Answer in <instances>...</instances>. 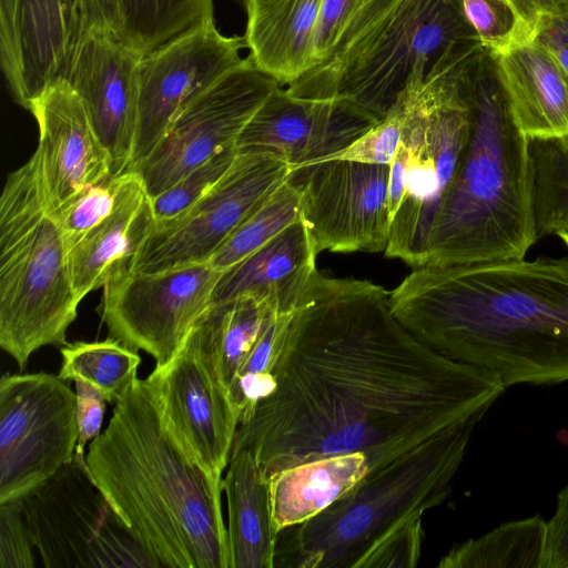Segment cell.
<instances>
[{"instance_id": "cell-1", "label": "cell", "mask_w": 568, "mask_h": 568, "mask_svg": "<svg viewBox=\"0 0 568 568\" xmlns=\"http://www.w3.org/2000/svg\"><path fill=\"white\" fill-rule=\"evenodd\" d=\"M506 388L419 341L382 286L316 270L293 311L275 387L239 423L232 450L248 449L267 480L348 453L365 454L373 471L485 415Z\"/></svg>"}, {"instance_id": "cell-2", "label": "cell", "mask_w": 568, "mask_h": 568, "mask_svg": "<svg viewBox=\"0 0 568 568\" xmlns=\"http://www.w3.org/2000/svg\"><path fill=\"white\" fill-rule=\"evenodd\" d=\"M389 305L424 344L507 387L568 381V256L416 267Z\"/></svg>"}, {"instance_id": "cell-3", "label": "cell", "mask_w": 568, "mask_h": 568, "mask_svg": "<svg viewBox=\"0 0 568 568\" xmlns=\"http://www.w3.org/2000/svg\"><path fill=\"white\" fill-rule=\"evenodd\" d=\"M89 471L134 538L169 568H231L222 476L164 420L148 379L135 377L85 456Z\"/></svg>"}, {"instance_id": "cell-4", "label": "cell", "mask_w": 568, "mask_h": 568, "mask_svg": "<svg viewBox=\"0 0 568 568\" xmlns=\"http://www.w3.org/2000/svg\"><path fill=\"white\" fill-rule=\"evenodd\" d=\"M468 141L430 234L425 266L525 258L538 241L529 139L519 129L498 52L483 43L462 62Z\"/></svg>"}, {"instance_id": "cell-5", "label": "cell", "mask_w": 568, "mask_h": 568, "mask_svg": "<svg viewBox=\"0 0 568 568\" xmlns=\"http://www.w3.org/2000/svg\"><path fill=\"white\" fill-rule=\"evenodd\" d=\"M453 425L379 469L317 516L278 532L274 568H361L388 536L449 495L477 423Z\"/></svg>"}, {"instance_id": "cell-6", "label": "cell", "mask_w": 568, "mask_h": 568, "mask_svg": "<svg viewBox=\"0 0 568 568\" xmlns=\"http://www.w3.org/2000/svg\"><path fill=\"white\" fill-rule=\"evenodd\" d=\"M37 151L0 197V346L23 371L33 352L65 345L77 297Z\"/></svg>"}, {"instance_id": "cell-7", "label": "cell", "mask_w": 568, "mask_h": 568, "mask_svg": "<svg viewBox=\"0 0 568 568\" xmlns=\"http://www.w3.org/2000/svg\"><path fill=\"white\" fill-rule=\"evenodd\" d=\"M477 44L450 53L427 74L417 68L395 102L402 140L390 164L384 253L414 267L426 265L430 234L468 141L462 62Z\"/></svg>"}, {"instance_id": "cell-8", "label": "cell", "mask_w": 568, "mask_h": 568, "mask_svg": "<svg viewBox=\"0 0 568 568\" xmlns=\"http://www.w3.org/2000/svg\"><path fill=\"white\" fill-rule=\"evenodd\" d=\"M479 42L462 0H400L344 55L285 90L300 99H345L382 121L417 68L429 73L448 54Z\"/></svg>"}, {"instance_id": "cell-9", "label": "cell", "mask_w": 568, "mask_h": 568, "mask_svg": "<svg viewBox=\"0 0 568 568\" xmlns=\"http://www.w3.org/2000/svg\"><path fill=\"white\" fill-rule=\"evenodd\" d=\"M23 519L47 568H158L92 478L73 459L21 500Z\"/></svg>"}, {"instance_id": "cell-10", "label": "cell", "mask_w": 568, "mask_h": 568, "mask_svg": "<svg viewBox=\"0 0 568 568\" xmlns=\"http://www.w3.org/2000/svg\"><path fill=\"white\" fill-rule=\"evenodd\" d=\"M77 394L59 376L0 379V504L22 500L74 457Z\"/></svg>"}, {"instance_id": "cell-11", "label": "cell", "mask_w": 568, "mask_h": 568, "mask_svg": "<svg viewBox=\"0 0 568 568\" xmlns=\"http://www.w3.org/2000/svg\"><path fill=\"white\" fill-rule=\"evenodd\" d=\"M291 175L290 164L273 153H239L226 174L193 205L155 222L129 268L159 272L209 262Z\"/></svg>"}, {"instance_id": "cell-12", "label": "cell", "mask_w": 568, "mask_h": 568, "mask_svg": "<svg viewBox=\"0 0 568 568\" xmlns=\"http://www.w3.org/2000/svg\"><path fill=\"white\" fill-rule=\"evenodd\" d=\"M221 274L209 262L159 272L120 270L102 287L99 306L109 337L165 364L210 305Z\"/></svg>"}, {"instance_id": "cell-13", "label": "cell", "mask_w": 568, "mask_h": 568, "mask_svg": "<svg viewBox=\"0 0 568 568\" xmlns=\"http://www.w3.org/2000/svg\"><path fill=\"white\" fill-rule=\"evenodd\" d=\"M281 87L247 55L184 106L154 150L130 171L142 180L151 199L166 191L237 139L270 94Z\"/></svg>"}, {"instance_id": "cell-14", "label": "cell", "mask_w": 568, "mask_h": 568, "mask_svg": "<svg viewBox=\"0 0 568 568\" xmlns=\"http://www.w3.org/2000/svg\"><path fill=\"white\" fill-rule=\"evenodd\" d=\"M389 164L328 160L292 172L300 214L317 254L385 252L390 232Z\"/></svg>"}, {"instance_id": "cell-15", "label": "cell", "mask_w": 568, "mask_h": 568, "mask_svg": "<svg viewBox=\"0 0 568 568\" xmlns=\"http://www.w3.org/2000/svg\"><path fill=\"white\" fill-rule=\"evenodd\" d=\"M243 48L245 38L222 34L213 18L142 57L130 170L149 156L184 106L244 62Z\"/></svg>"}, {"instance_id": "cell-16", "label": "cell", "mask_w": 568, "mask_h": 568, "mask_svg": "<svg viewBox=\"0 0 568 568\" xmlns=\"http://www.w3.org/2000/svg\"><path fill=\"white\" fill-rule=\"evenodd\" d=\"M379 120L345 99L308 100L277 87L241 132L239 153H273L292 172L349 146Z\"/></svg>"}, {"instance_id": "cell-17", "label": "cell", "mask_w": 568, "mask_h": 568, "mask_svg": "<svg viewBox=\"0 0 568 568\" xmlns=\"http://www.w3.org/2000/svg\"><path fill=\"white\" fill-rule=\"evenodd\" d=\"M83 33L80 0H0V61L17 103L64 79Z\"/></svg>"}, {"instance_id": "cell-18", "label": "cell", "mask_w": 568, "mask_h": 568, "mask_svg": "<svg viewBox=\"0 0 568 568\" xmlns=\"http://www.w3.org/2000/svg\"><path fill=\"white\" fill-rule=\"evenodd\" d=\"M143 55L114 34L87 31L64 78L82 100L113 175L128 172L132 164Z\"/></svg>"}, {"instance_id": "cell-19", "label": "cell", "mask_w": 568, "mask_h": 568, "mask_svg": "<svg viewBox=\"0 0 568 568\" xmlns=\"http://www.w3.org/2000/svg\"><path fill=\"white\" fill-rule=\"evenodd\" d=\"M164 420L207 469L227 467L239 416L229 395L186 336L176 353L146 377Z\"/></svg>"}, {"instance_id": "cell-20", "label": "cell", "mask_w": 568, "mask_h": 568, "mask_svg": "<svg viewBox=\"0 0 568 568\" xmlns=\"http://www.w3.org/2000/svg\"><path fill=\"white\" fill-rule=\"evenodd\" d=\"M28 111L38 124L36 151L51 212L113 175L109 153L65 79L51 83Z\"/></svg>"}, {"instance_id": "cell-21", "label": "cell", "mask_w": 568, "mask_h": 568, "mask_svg": "<svg viewBox=\"0 0 568 568\" xmlns=\"http://www.w3.org/2000/svg\"><path fill=\"white\" fill-rule=\"evenodd\" d=\"M154 224L152 199L141 178L123 173L112 212L68 251L77 297L82 301L129 266Z\"/></svg>"}, {"instance_id": "cell-22", "label": "cell", "mask_w": 568, "mask_h": 568, "mask_svg": "<svg viewBox=\"0 0 568 568\" xmlns=\"http://www.w3.org/2000/svg\"><path fill=\"white\" fill-rule=\"evenodd\" d=\"M316 256L310 232L298 219L222 272L211 303L253 296L268 302L278 313H292L316 271Z\"/></svg>"}, {"instance_id": "cell-23", "label": "cell", "mask_w": 568, "mask_h": 568, "mask_svg": "<svg viewBox=\"0 0 568 568\" xmlns=\"http://www.w3.org/2000/svg\"><path fill=\"white\" fill-rule=\"evenodd\" d=\"M498 62L521 132L529 140L568 136V80L557 59L527 38L498 52Z\"/></svg>"}, {"instance_id": "cell-24", "label": "cell", "mask_w": 568, "mask_h": 568, "mask_svg": "<svg viewBox=\"0 0 568 568\" xmlns=\"http://www.w3.org/2000/svg\"><path fill=\"white\" fill-rule=\"evenodd\" d=\"M244 34L254 65L281 87L314 65V44L323 0H244Z\"/></svg>"}, {"instance_id": "cell-25", "label": "cell", "mask_w": 568, "mask_h": 568, "mask_svg": "<svg viewBox=\"0 0 568 568\" xmlns=\"http://www.w3.org/2000/svg\"><path fill=\"white\" fill-rule=\"evenodd\" d=\"M281 314L264 300L241 296L211 303L191 327L186 336L227 395Z\"/></svg>"}, {"instance_id": "cell-26", "label": "cell", "mask_w": 568, "mask_h": 568, "mask_svg": "<svg viewBox=\"0 0 568 568\" xmlns=\"http://www.w3.org/2000/svg\"><path fill=\"white\" fill-rule=\"evenodd\" d=\"M222 489L227 503L231 568H274L270 484L248 449L232 450Z\"/></svg>"}, {"instance_id": "cell-27", "label": "cell", "mask_w": 568, "mask_h": 568, "mask_svg": "<svg viewBox=\"0 0 568 568\" xmlns=\"http://www.w3.org/2000/svg\"><path fill=\"white\" fill-rule=\"evenodd\" d=\"M369 471L363 453L337 454L300 463L268 479L272 517L278 532L328 508Z\"/></svg>"}, {"instance_id": "cell-28", "label": "cell", "mask_w": 568, "mask_h": 568, "mask_svg": "<svg viewBox=\"0 0 568 568\" xmlns=\"http://www.w3.org/2000/svg\"><path fill=\"white\" fill-rule=\"evenodd\" d=\"M548 521L540 515L503 524L453 547L440 568H546Z\"/></svg>"}, {"instance_id": "cell-29", "label": "cell", "mask_w": 568, "mask_h": 568, "mask_svg": "<svg viewBox=\"0 0 568 568\" xmlns=\"http://www.w3.org/2000/svg\"><path fill=\"white\" fill-rule=\"evenodd\" d=\"M122 40L146 54L213 19V0H120Z\"/></svg>"}, {"instance_id": "cell-30", "label": "cell", "mask_w": 568, "mask_h": 568, "mask_svg": "<svg viewBox=\"0 0 568 568\" xmlns=\"http://www.w3.org/2000/svg\"><path fill=\"white\" fill-rule=\"evenodd\" d=\"M60 352L62 365L58 376L87 382L112 404L136 377L141 363L136 351L111 337L65 344Z\"/></svg>"}, {"instance_id": "cell-31", "label": "cell", "mask_w": 568, "mask_h": 568, "mask_svg": "<svg viewBox=\"0 0 568 568\" xmlns=\"http://www.w3.org/2000/svg\"><path fill=\"white\" fill-rule=\"evenodd\" d=\"M529 155L539 240L568 227V136L530 139Z\"/></svg>"}, {"instance_id": "cell-32", "label": "cell", "mask_w": 568, "mask_h": 568, "mask_svg": "<svg viewBox=\"0 0 568 568\" xmlns=\"http://www.w3.org/2000/svg\"><path fill=\"white\" fill-rule=\"evenodd\" d=\"M399 2L400 0H323L315 33L314 67L344 55L372 32Z\"/></svg>"}, {"instance_id": "cell-33", "label": "cell", "mask_w": 568, "mask_h": 568, "mask_svg": "<svg viewBox=\"0 0 568 568\" xmlns=\"http://www.w3.org/2000/svg\"><path fill=\"white\" fill-rule=\"evenodd\" d=\"M301 186L286 180L221 245L209 263L220 272L237 264L301 219Z\"/></svg>"}, {"instance_id": "cell-34", "label": "cell", "mask_w": 568, "mask_h": 568, "mask_svg": "<svg viewBox=\"0 0 568 568\" xmlns=\"http://www.w3.org/2000/svg\"><path fill=\"white\" fill-rule=\"evenodd\" d=\"M121 181L122 174L112 175L51 212L68 251L112 212Z\"/></svg>"}, {"instance_id": "cell-35", "label": "cell", "mask_w": 568, "mask_h": 568, "mask_svg": "<svg viewBox=\"0 0 568 568\" xmlns=\"http://www.w3.org/2000/svg\"><path fill=\"white\" fill-rule=\"evenodd\" d=\"M237 154L236 145L217 152L153 197L155 222L169 220L193 205L226 174Z\"/></svg>"}, {"instance_id": "cell-36", "label": "cell", "mask_w": 568, "mask_h": 568, "mask_svg": "<svg viewBox=\"0 0 568 568\" xmlns=\"http://www.w3.org/2000/svg\"><path fill=\"white\" fill-rule=\"evenodd\" d=\"M480 42L496 52L530 37L509 0H462Z\"/></svg>"}, {"instance_id": "cell-37", "label": "cell", "mask_w": 568, "mask_h": 568, "mask_svg": "<svg viewBox=\"0 0 568 568\" xmlns=\"http://www.w3.org/2000/svg\"><path fill=\"white\" fill-rule=\"evenodd\" d=\"M403 116L395 103L386 116L366 134L328 160H351L371 164H392L402 140ZM321 161V162H323Z\"/></svg>"}, {"instance_id": "cell-38", "label": "cell", "mask_w": 568, "mask_h": 568, "mask_svg": "<svg viewBox=\"0 0 568 568\" xmlns=\"http://www.w3.org/2000/svg\"><path fill=\"white\" fill-rule=\"evenodd\" d=\"M33 548L21 500L0 504V568H33Z\"/></svg>"}, {"instance_id": "cell-39", "label": "cell", "mask_w": 568, "mask_h": 568, "mask_svg": "<svg viewBox=\"0 0 568 568\" xmlns=\"http://www.w3.org/2000/svg\"><path fill=\"white\" fill-rule=\"evenodd\" d=\"M422 518L413 520L381 542L364 560L361 568H412L422 554Z\"/></svg>"}, {"instance_id": "cell-40", "label": "cell", "mask_w": 568, "mask_h": 568, "mask_svg": "<svg viewBox=\"0 0 568 568\" xmlns=\"http://www.w3.org/2000/svg\"><path fill=\"white\" fill-rule=\"evenodd\" d=\"M77 418L79 426V438L75 446L74 458L84 460V448L101 433V426L105 412V398L93 386L84 381L77 379Z\"/></svg>"}, {"instance_id": "cell-41", "label": "cell", "mask_w": 568, "mask_h": 568, "mask_svg": "<svg viewBox=\"0 0 568 568\" xmlns=\"http://www.w3.org/2000/svg\"><path fill=\"white\" fill-rule=\"evenodd\" d=\"M529 38L557 59L568 80V2L540 14Z\"/></svg>"}, {"instance_id": "cell-42", "label": "cell", "mask_w": 568, "mask_h": 568, "mask_svg": "<svg viewBox=\"0 0 568 568\" xmlns=\"http://www.w3.org/2000/svg\"><path fill=\"white\" fill-rule=\"evenodd\" d=\"M546 568H568V486L558 494L555 513L548 521Z\"/></svg>"}, {"instance_id": "cell-43", "label": "cell", "mask_w": 568, "mask_h": 568, "mask_svg": "<svg viewBox=\"0 0 568 568\" xmlns=\"http://www.w3.org/2000/svg\"><path fill=\"white\" fill-rule=\"evenodd\" d=\"M83 32L97 31L122 39L120 0H80Z\"/></svg>"}, {"instance_id": "cell-44", "label": "cell", "mask_w": 568, "mask_h": 568, "mask_svg": "<svg viewBox=\"0 0 568 568\" xmlns=\"http://www.w3.org/2000/svg\"><path fill=\"white\" fill-rule=\"evenodd\" d=\"M525 27L531 33V30L539 16L549 12L559 6L568 2V0H509Z\"/></svg>"}, {"instance_id": "cell-45", "label": "cell", "mask_w": 568, "mask_h": 568, "mask_svg": "<svg viewBox=\"0 0 568 568\" xmlns=\"http://www.w3.org/2000/svg\"><path fill=\"white\" fill-rule=\"evenodd\" d=\"M556 235L565 243L568 247V227H565L556 233Z\"/></svg>"}]
</instances>
